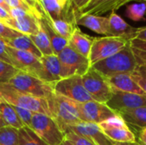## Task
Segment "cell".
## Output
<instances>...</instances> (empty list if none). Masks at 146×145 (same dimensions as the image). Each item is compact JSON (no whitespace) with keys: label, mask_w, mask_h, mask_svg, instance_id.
<instances>
[{"label":"cell","mask_w":146,"mask_h":145,"mask_svg":"<svg viewBox=\"0 0 146 145\" xmlns=\"http://www.w3.org/2000/svg\"><path fill=\"white\" fill-rule=\"evenodd\" d=\"M138 67L132 47L129 44L116 54L99 61L92 66L105 77L118 73H132Z\"/></svg>","instance_id":"2"},{"label":"cell","mask_w":146,"mask_h":145,"mask_svg":"<svg viewBox=\"0 0 146 145\" xmlns=\"http://www.w3.org/2000/svg\"><path fill=\"white\" fill-rule=\"evenodd\" d=\"M9 84L19 91L46 100L50 98L55 93L54 85L21 70H19L9 81Z\"/></svg>","instance_id":"4"},{"label":"cell","mask_w":146,"mask_h":145,"mask_svg":"<svg viewBox=\"0 0 146 145\" xmlns=\"http://www.w3.org/2000/svg\"><path fill=\"white\" fill-rule=\"evenodd\" d=\"M38 3L44 15L50 20L76 18L69 0H38Z\"/></svg>","instance_id":"16"},{"label":"cell","mask_w":146,"mask_h":145,"mask_svg":"<svg viewBox=\"0 0 146 145\" xmlns=\"http://www.w3.org/2000/svg\"><path fill=\"white\" fill-rule=\"evenodd\" d=\"M89 2V0H72L71 1V5L73 9L77 13L80 9H81L86 3Z\"/></svg>","instance_id":"41"},{"label":"cell","mask_w":146,"mask_h":145,"mask_svg":"<svg viewBox=\"0 0 146 145\" xmlns=\"http://www.w3.org/2000/svg\"><path fill=\"white\" fill-rule=\"evenodd\" d=\"M43 66L42 80L55 85L62 79L61 78V64L56 55L43 56L40 58Z\"/></svg>","instance_id":"20"},{"label":"cell","mask_w":146,"mask_h":145,"mask_svg":"<svg viewBox=\"0 0 146 145\" xmlns=\"http://www.w3.org/2000/svg\"><path fill=\"white\" fill-rule=\"evenodd\" d=\"M65 138L70 140L74 145H97L91 139L83 137L81 135L75 134L72 132H68L65 133Z\"/></svg>","instance_id":"34"},{"label":"cell","mask_w":146,"mask_h":145,"mask_svg":"<svg viewBox=\"0 0 146 145\" xmlns=\"http://www.w3.org/2000/svg\"><path fill=\"white\" fill-rule=\"evenodd\" d=\"M132 47V46H131ZM132 50L138 67L146 66V51L132 47Z\"/></svg>","instance_id":"37"},{"label":"cell","mask_w":146,"mask_h":145,"mask_svg":"<svg viewBox=\"0 0 146 145\" xmlns=\"http://www.w3.org/2000/svg\"><path fill=\"white\" fill-rule=\"evenodd\" d=\"M61 64V78L83 76L92 68L88 59L78 53L69 45L66 46L57 55Z\"/></svg>","instance_id":"6"},{"label":"cell","mask_w":146,"mask_h":145,"mask_svg":"<svg viewBox=\"0 0 146 145\" xmlns=\"http://www.w3.org/2000/svg\"><path fill=\"white\" fill-rule=\"evenodd\" d=\"M19 130L11 127L4 126L0 129V144L19 145Z\"/></svg>","instance_id":"31"},{"label":"cell","mask_w":146,"mask_h":145,"mask_svg":"<svg viewBox=\"0 0 146 145\" xmlns=\"http://www.w3.org/2000/svg\"><path fill=\"white\" fill-rule=\"evenodd\" d=\"M0 7L3 8V9H5L7 12H9V10H10V7L5 0H0Z\"/></svg>","instance_id":"45"},{"label":"cell","mask_w":146,"mask_h":145,"mask_svg":"<svg viewBox=\"0 0 146 145\" xmlns=\"http://www.w3.org/2000/svg\"><path fill=\"white\" fill-rule=\"evenodd\" d=\"M78 109L82 121L92 122L98 125L118 115L109 108L106 103L96 101H89L84 103H78Z\"/></svg>","instance_id":"12"},{"label":"cell","mask_w":146,"mask_h":145,"mask_svg":"<svg viewBox=\"0 0 146 145\" xmlns=\"http://www.w3.org/2000/svg\"><path fill=\"white\" fill-rule=\"evenodd\" d=\"M77 26H83L96 33L108 35L109 17L96 15H78L76 14Z\"/></svg>","instance_id":"19"},{"label":"cell","mask_w":146,"mask_h":145,"mask_svg":"<svg viewBox=\"0 0 146 145\" xmlns=\"http://www.w3.org/2000/svg\"><path fill=\"white\" fill-rule=\"evenodd\" d=\"M84 86L93 101L107 103L113 96V90L110 85L107 77L96 69L91 68L82 76Z\"/></svg>","instance_id":"7"},{"label":"cell","mask_w":146,"mask_h":145,"mask_svg":"<svg viewBox=\"0 0 146 145\" xmlns=\"http://www.w3.org/2000/svg\"><path fill=\"white\" fill-rule=\"evenodd\" d=\"M106 104L118 115L121 112L145 107L146 96L113 91V96Z\"/></svg>","instance_id":"14"},{"label":"cell","mask_w":146,"mask_h":145,"mask_svg":"<svg viewBox=\"0 0 146 145\" xmlns=\"http://www.w3.org/2000/svg\"><path fill=\"white\" fill-rule=\"evenodd\" d=\"M145 3H146V0H145Z\"/></svg>","instance_id":"50"},{"label":"cell","mask_w":146,"mask_h":145,"mask_svg":"<svg viewBox=\"0 0 146 145\" xmlns=\"http://www.w3.org/2000/svg\"><path fill=\"white\" fill-rule=\"evenodd\" d=\"M40 24L44 30L45 31L46 34L49 37V39L50 41L53 51L55 55H58L66 46L68 45V40L64 38L63 37L60 36L51 26L50 21H48L47 17L44 15L43 17L39 20Z\"/></svg>","instance_id":"25"},{"label":"cell","mask_w":146,"mask_h":145,"mask_svg":"<svg viewBox=\"0 0 146 145\" xmlns=\"http://www.w3.org/2000/svg\"><path fill=\"white\" fill-rule=\"evenodd\" d=\"M107 79L113 91L146 96L145 92L133 79L131 73H118L111 77H107Z\"/></svg>","instance_id":"18"},{"label":"cell","mask_w":146,"mask_h":145,"mask_svg":"<svg viewBox=\"0 0 146 145\" xmlns=\"http://www.w3.org/2000/svg\"><path fill=\"white\" fill-rule=\"evenodd\" d=\"M54 92L79 103L93 101L84 86L82 76L62 79L54 85Z\"/></svg>","instance_id":"9"},{"label":"cell","mask_w":146,"mask_h":145,"mask_svg":"<svg viewBox=\"0 0 146 145\" xmlns=\"http://www.w3.org/2000/svg\"><path fill=\"white\" fill-rule=\"evenodd\" d=\"M47 101L51 117L56 121L62 131L67 126L82 121L78 109V103L56 93Z\"/></svg>","instance_id":"3"},{"label":"cell","mask_w":146,"mask_h":145,"mask_svg":"<svg viewBox=\"0 0 146 145\" xmlns=\"http://www.w3.org/2000/svg\"><path fill=\"white\" fill-rule=\"evenodd\" d=\"M60 145H74L70 140H68V139H67V138H65L64 140H63V142Z\"/></svg>","instance_id":"46"},{"label":"cell","mask_w":146,"mask_h":145,"mask_svg":"<svg viewBox=\"0 0 146 145\" xmlns=\"http://www.w3.org/2000/svg\"><path fill=\"white\" fill-rule=\"evenodd\" d=\"M19 145H48L28 126L19 130Z\"/></svg>","instance_id":"30"},{"label":"cell","mask_w":146,"mask_h":145,"mask_svg":"<svg viewBox=\"0 0 146 145\" xmlns=\"http://www.w3.org/2000/svg\"><path fill=\"white\" fill-rule=\"evenodd\" d=\"M133 79L146 93V66L137 67L131 73Z\"/></svg>","instance_id":"33"},{"label":"cell","mask_w":146,"mask_h":145,"mask_svg":"<svg viewBox=\"0 0 146 145\" xmlns=\"http://www.w3.org/2000/svg\"><path fill=\"white\" fill-rule=\"evenodd\" d=\"M4 126H6V124H5L4 121L3 120L2 115H1V114H0V129L3 128V127H4Z\"/></svg>","instance_id":"48"},{"label":"cell","mask_w":146,"mask_h":145,"mask_svg":"<svg viewBox=\"0 0 146 145\" xmlns=\"http://www.w3.org/2000/svg\"><path fill=\"white\" fill-rule=\"evenodd\" d=\"M0 114L6 126L14 127L17 130H20L25 126L22 121H21V119L19 118L14 106L4 102L1 103H0Z\"/></svg>","instance_id":"27"},{"label":"cell","mask_w":146,"mask_h":145,"mask_svg":"<svg viewBox=\"0 0 146 145\" xmlns=\"http://www.w3.org/2000/svg\"><path fill=\"white\" fill-rule=\"evenodd\" d=\"M35 44V46L38 48V50L41 52L42 56H50L54 55V51L50 44V41L49 39L48 35L46 34L45 31L42 27L40 24V28L37 34L29 36Z\"/></svg>","instance_id":"28"},{"label":"cell","mask_w":146,"mask_h":145,"mask_svg":"<svg viewBox=\"0 0 146 145\" xmlns=\"http://www.w3.org/2000/svg\"><path fill=\"white\" fill-rule=\"evenodd\" d=\"M11 19L9 12H7L5 9L0 7V21L5 25H7V22Z\"/></svg>","instance_id":"43"},{"label":"cell","mask_w":146,"mask_h":145,"mask_svg":"<svg viewBox=\"0 0 146 145\" xmlns=\"http://www.w3.org/2000/svg\"><path fill=\"white\" fill-rule=\"evenodd\" d=\"M48 19V18H47ZM51 26L53 29L62 37L69 40L74 30L78 27L75 19H57V20H50Z\"/></svg>","instance_id":"26"},{"label":"cell","mask_w":146,"mask_h":145,"mask_svg":"<svg viewBox=\"0 0 146 145\" xmlns=\"http://www.w3.org/2000/svg\"><path fill=\"white\" fill-rule=\"evenodd\" d=\"M135 2H145V0H117L113 7V11H115L121 7L129 4L130 3H135Z\"/></svg>","instance_id":"42"},{"label":"cell","mask_w":146,"mask_h":145,"mask_svg":"<svg viewBox=\"0 0 146 145\" xmlns=\"http://www.w3.org/2000/svg\"><path fill=\"white\" fill-rule=\"evenodd\" d=\"M31 129L48 145H60L65 139V134L50 116L33 113Z\"/></svg>","instance_id":"5"},{"label":"cell","mask_w":146,"mask_h":145,"mask_svg":"<svg viewBox=\"0 0 146 145\" xmlns=\"http://www.w3.org/2000/svg\"><path fill=\"white\" fill-rule=\"evenodd\" d=\"M0 145H1V144H0Z\"/></svg>","instance_id":"52"},{"label":"cell","mask_w":146,"mask_h":145,"mask_svg":"<svg viewBox=\"0 0 146 145\" xmlns=\"http://www.w3.org/2000/svg\"><path fill=\"white\" fill-rule=\"evenodd\" d=\"M11 19L7 22V26L14 30L31 36L35 35L40 28L39 18L21 8H10L9 12Z\"/></svg>","instance_id":"10"},{"label":"cell","mask_w":146,"mask_h":145,"mask_svg":"<svg viewBox=\"0 0 146 145\" xmlns=\"http://www.w3.org/2000/svg\"><path fill=\"white\" fill-rule=\"evenodd\" d=\"M133 130V129H130ZM135 132L133 134L136 138H138L139 143L140 145H146V128L145 129H133Z\"/></svg>","instance_id":"39"},{"label":"cell","mask_w":146,"mask_h":145,"mask_svg":"<svg viewBox=\"0 0 146 145\" xmlns=\"http://www.w3.org/2000/svg\"><path fill=\"white\" fill-rule=\"evenodd\" d=\"M3 103V101H2V99L0 98V103Z\"/></svg>","instance_id":"49"},{"label":"cell","mask_w":146,"mask_h":145,"mask_svg":"<svg viewBox=\"0 0 146 145\" xmlns=\"http://www.w3.org/2000/svg\"><path fill=\"white\" fill-rule=\"evenodd\" d=\"M118 115H120L123 119L129 128H146V106L129 111L121 112L118 114Z\"/></svg>","instance_id":"24"},{"label":"cell","mask_w":146,"mask_h":145,"mask_svg":"<svg viewBox=\"0 0 146 145\" xmlns=\"http://www.w3.org/2000/svg\"><path fill=\"white\" fill-rule=\"evenodd\" d=\"M128 44L129 41L122 38L112 36L95 38L88 59L92 66L96 62L116 54Z\"/></svg>","instance_id":"8"},{"label":"cell","mask_w":146,"mask_h":145,"mask_svg":"<svg viewBox=\"0 0 146 145\" xmlns=\"http://www.w3.org/2000/svg\"><path fill=\"white\" fill-rule=\"evenodd\" d=\"M0 98L10 105L51 117L48 101L19 91L9 83H0Z\"/></svg>","instance_id":"1"},{"label":"cell","mask_w":146,"mask_h":145,"mask_svg":"<svg viewBox=\"0 0 146 145\" xmlns=\"http://www.w3.org/2000/svg\"><path fill=\"white\" fill-rule=\"evenodd\" d=\"M117 0H89V2L76 14L103 15L113 11L114 4Z\"/></svg>","instance_id":"23"},{"label":"cell","mask_w":146,"mask_h":145,"mask_svg":"<svg viewBox=\"0 0 146 145\" xmlns=\"http://www.w3.org/2000/svg\"><path fill=\"white\" fill-rule=\"evenodd\" d=\"M20 34H21V32L14 30L13 28L9 27V26L5 25L0 21V38H2L3 40L13 38Z\"/></svg>","instance_id":"36"},{"label":"cell","mask_w":146,"mask_h":145,"mask_svg":"<svg viewBox=\"0 0 146 145\" xmlns=\"http://www.w3.org/2000/svg\"><path fill=\"white\" fill-rule=\"evenodd\" d=\"M129 42H130V45L132 47L146 51V41L139 40V39H137V38H133V39L130 40Z\"/></svg>","instance_id":"40"},{"label":"cell","mask_w":146,"mask_h":145,"mask_svg":"<svg viewBox=\"0 0 146 145\" xmlns=\"http://www.w3.org/2000/svg\"><path fill=\"white\" fill-rule=\"evenodd\" d=\"M69 1H70V2H71V1H72V0H69Z\"/></svg>","instance_id":"51"},{"label":"cell","mask_w":146,"mask_h":145,"mask_svg":"<svg viewBox=\"0 0 146 145\" xmlns=\"http://www.w3.org/2000/svg\"><path fill=\"white\" fill-rule=\"evenodd\" d=\"M13 106V105H12ZM19 118L21 119V121H22V123L24 124L25 126H28L31 128V123H32V119H33V112L26 109H22L20 107H15L14 106Z\"/></svg>","instance_id":"35"},{"label":"cell","mask_w":146,"mask_h":145,"mask_svg":"<svg viewBox=\"0 0 146 145\" xmlns=\"http://www.w3.org/2000/svg\"><path fill=\"white\" fill-rule=\"evenodd\" d=\"M94 38V37H91L84 33L79 27H77L68 40V45L78 53L88 57Z\"/></svg>","instance_id":"21"},{"label":"cell","mask_w":146,"mask_h":145,"mask_svg":"<svg viewBox=\"0 0 146 145\" xmlns=\"http://www.w3.org/2000/svg\"><path fill=\"white\" fill-rule=\"evenodd\" d=\"M109 29L108 35L112 37L122 38L128 41L135 38L138 27H133L126 22L121 15L115 13V11L110 12L109 15Z\"/></svg>","instance_id":"17"},{"label":"cell","mask_w":146,"mask_h":145,"mask_svg":"<svg viewBox=\"0 0 146 145\" xmlns=\"http://www.w3.org/2000/svg\"><path fill=\"white\" fill-rule=\"evenodd\" d=\"M115 145H140L139 144L136 143H116Z\"/></svg>","instance_id":"47"},{"label":"cell","mask_w":146,"mask_h":145,"mask_svg":"<svg viewBox=\"0 0 146 145\" xmlns=\"http://www.w3.org/2000/svg\"><path fill=\"white\" fill-rule=\"evenodd\" d=\"M3 41L7 46L11 47L13 49L31 53L39 59L43 56L41 52L38 50V48L35 46V44H33L31 38L28 35L21 33L20 35H18L13 38L5 39Z\"/></svg>","instance_id":"22"},{"label":"cell","mask_w":146,"mask_h":145,"mask_svg":"<svg viewBox=\"0 0 146 145\" xmlns=\"http://www.w3.org/2000/svg\"><path fill=\"white\" fill-rule=\"evenodd\" d=\"M134 38L146 41V26L138 27V31L136 32V35H135Z\"/></svg>","instance_id":"44"},{"label":"cell","mask_w":146,"mask_h":145,"mask_svg":"<svg viewBox=\"0 0 146 145\" xmlns=\"http://www.w3.org/2000/svg\"><path fill=\"white\" fill-rule=\"evenodd\" d=\"M0 60L14 66L13 61L7 52V45L2 38H0Z\"/></svg>","instance_id":"38"},{"label":"cell","mask_w":146,"mask_h":145,"mask_svg":"<svg viewBox=\"0 0 146 145\" xmlns=\"http://www.w3.org/2000/svg\"><path fill=\"white\" fill-rule=\"evenodd\" d=\"M63 133L72 132L75 134L86 137L97 145H115V142L108 138L98 124L81 121L74 126H67L63 129Z\"/></svg>","instance_id":"15"},{"label":"cell","mask_w":146,"mask_h":145,"mask_svg":"<svg viewBox=\"0 0 146 145\" xmlns=\"http://www.w3.org/2000/svg\"><path fill=\"white\" fill-rule=\"evenodd\" d=\"M19 72L15 66L0 60V83H9V81Z\"/></svg>","instance_id":"32"},{"label":"cell","mask_w":146,"mask_h":145,"mask_svg":"<svg viewBox=\"0 0 146 145\" xmlns=\"http://www.w3.org/2000/svg\"><path fill=\"white\" fill-rule=\"evenodd\" d=\"M7 52L16 68L31 73L42 79L43 66L39 58L31 53L18 50L9 46H7Z\"/></svg>","instance_id":"13"},{"label":"cell","mask_w":146,"mask_h":145,"mask_svg":"<svg viewBox=\"0 0 146 145\" xmlns=\"http://www.w3.org/2000/svg\"><path fill=\"white\" fill-rule=\"evenodd\" d=\"M105 135L115 143H136V137L123 119L117 115L100 124Z\"/></svg>","instance_id":"11"},{"label":"cell","mask_w":146,"mask_h":145,"mask_svg":"<svg viewBox=\"0 0 146 145\" xmlns=\"http://www.w3.org/2000/svg\"><path fill=\"white\" fill-rule=\"evenodd\" d=\"M125 15L133 21H146V3L145 2H135L127 4Z\"/></svg>","instance_id":"29"}]
</instances>
